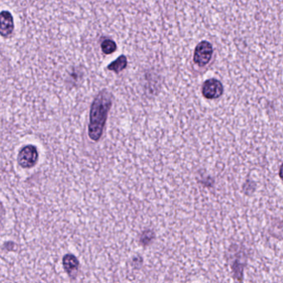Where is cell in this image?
<instances>
[{
    "label": "cell",
    "mask_w": 283,
    "mask_h": 283,
    "mask_svg": "<svg viewBox=\"0 0 283 283\" xmlns=\"http://www.w3.org/2000/svg\"><path fill=\"white\" fill-rule=\"evenodd\" d=\"M14 29L13 16L8 11L0 13V35L7 37L13 33Z\"/></svg>",
    "instance_id": "5"
},
{
    "label": "cell",
    "mask_w": 283,
    "mask_h": 283,
    "mask_svg": "<svg viewBox=\"0 0 283 283\" xmlns=\"http://www.w3.org/2000/svg\"><path fill=\"white\" fill-rule=\"evenodd\" d=\"M0 209H1V204H0Z\"/></svg>",
    "instance_id": "10"
},
{
    "label": "cell",
    "mask_w": 283,
    "mask_h": 283,
    "mask_svg": "<svg viewBox=\"0 0 283 283\" xmlns=\"http://www.w3.org/2000/svg\"><path fill=\"white\" fill-rule=\"evenodd\" d=\"M101 49L105 54H111L116 50V44L115 42L110 39L105 40L101 44Z\"/></svg>",
    "instance_id": "8"
},
{
    "label": "cell",
    "mask_w": 283,
    "mask_h": 283,
    "mask_svg": "<svg viewBox=\"0 0 283 283\" xmlns=\"http://www.w3.org/2000/svg\"><path fill=\"white\" fill-rule=\"evenodd\" d=\"M126 66H127L126 57L124 56V55H121L116 61H114L113 62H111V64L109 65L108 69L111 70V71H114L116 73H119L122 70L125 69Z\"/></svg>",
    "instance_id": "7"
},
{
    "label": "cell",
    "mask_w": 283,
    "mask_h": 283,
    "mask_svg": "<svg viewBox=\"0 0 283 283\" xmlns=\"http://www.w3.org/2000/svg\"><path fill=\"white\" fill-rule=\"evenodd\" d=\"M39 160L37 148L32 144L23 147L18 155V162L21 167L29 169L34 167Z\"/></svg>",
    "instance_id": "2"
},
{
    "label": "cell",
    "mask_w": 283,
    "mask_h": 283,
    "mask_svg": "<svg viewBox=\"0 0 283 283\" xmlns=\"http://www.w3.org/2000/svg\"><path fill=\"white\" fill-rule=\"evenodd\" d=\"M213 54V47L211 44L207 41H202L196 47L193 61L199 67H203L208 64L211 59Z\"/></svg>",
    "instance_id": "3"
},
{
    "label": "cell",
    "mask_w": 283,
    "mask_h": 283,
    "mask_svg": "<svg viewBox=\"0 0 283 283\" xmlns=\"http://www.w3.org/2000/svg\"><path fill=\"white\" fill-rule=\"evenodd\" d=\"M111 103L112 97L107 91H102L93 100L88 126V136L93 142H98L102 136Z\"/></svg>",
    "instance_id": "1"
},
{
    "label": "cell",
    "mask_w": 283,
    "mask_h": 283,
    "mask_svg": "<svg viewBox=\"0 0 283 283\" xmlns=\"http://www.w3.org/2000/svg\"><path fill=\"white\" fill-rule=\"evenodd\" d=\"M202 93L206 99H217L224 94V86L221 82L214 78L209 79L203 83Z\"/></svg>",
    "instance_id": "4"
},
{
    "label": "cell",
    "mask_w": 283,
    "mask_h": 283,
    "mask_svg": "<svg viewBox=\"0 0 283 283\" xmlns=\"http://www.w3.org/2000/svg\"><path fill=\"white\" fill-rule=\"evenodd\" d=\"M62 266L65 270L69 275H72L76 273L79 268V261L77 257L72 254L65 255L62 259Z\"/></svg>",
    "instance_id": "6"
},
{
    "label": "cell",
    "mask_w": 283,
    "mask_h": 283,
    "mask_svg": "<svg viewBox=\"0 0 283 283\" xmlns=\"http://www.w3.org/2000/svg\"><path fill=\"white\" fill-rule=\"evenodd\" d=\"M154 233L150 231V230H147V231H144V233L142 234V237L140 238V242H141L142 245L146 246V245L149 244V243L152 242V240L154 239Z\"/></svg>",
    "instance_id": "9"
}]
</instances>
